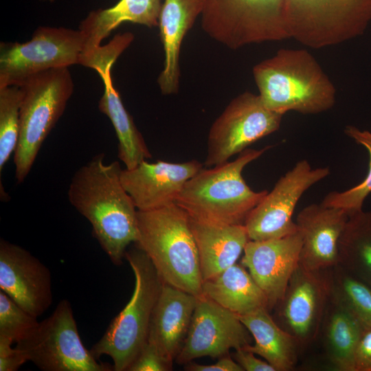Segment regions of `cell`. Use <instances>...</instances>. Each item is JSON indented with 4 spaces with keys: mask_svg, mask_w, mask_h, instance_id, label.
Masks as SVG:
<instances>
[{
    "mask_svg": "<svg viewBox=\"0 0 371 371\" xmlns=\"http://www.w3.org/2000/svg\"><path fill=\"white\" fill-rule=\"evenodd\" d=\"M122 170L118 161L106 164L104 154L99 153L75 172L67 192L70 203L89 222L115 265L122 263L138 236L137 210L122 183Z\"/></svg>",
    "mask_w": 371,
    "mask_h": 371,
    "instance_id": "1",
    "label": "cell"
},
{
    "mask_svg": "<svg viewBox=\"0 0 371 371\" xmlns=\"http://www.w3.org/2000/svg\"><path fill=\"white\" fill-rule=\"evenodd\" d=\"M253 76L263 104L278 113L317 114L330 109L336 102L334 84L304 49H279L256 64Z\"/></svg>",
    "mask_w": 371,
    "mask_h": 371,
    "instance_id": "2",
    "label": "cell"
},
{
    "mask_svg": "<svg viewBox=\"0 0 371 371\" xmlns=\"http://www.w3.org/2000/svg\"><path fill=\"white\" fill-rule=\"evenodd\" d=\"M270 148H248L232 161L203 168L185 183L175 203L199 221L244 225L268 191L251 190L243 177V170Z\"/></svg>",
    "mask_w": 371,
    "mask_h": 371,
    "instance_id": "3",
    "label": "cell"
},
{
    "mask_svg": "<svg viewBox=\"0 0 371 371\" xmlns=\"http://www.w3.org/2000/svg\"><path fill=\"white\" fill-rule=\"evenodd\" d=\"M135 243L151 261L164 284L202 295L203 279L190 216L176 203L137 210Z\"/></svg>",
    "mask_w": 371,
    "mask_h": 371,
    "instance_id": "4",
    "label": "cell"
},
{
    "mask_svg": "<svg viewBox=\"0 0 371 371\" xmlns=\"http://www.w3.org/2000/svg\"><path fill=\"white\" fill-rule=\"evenodd\" d=\"M124 258L135 276L132 296L90 350L97 359L109 356L113 371H126L147 341L153 313L164 284L147 255L136 245L126 250Z\"/></svg>",
    "mask_w": 371,
    "mask_h": 371,
    "instance_id": "5",
    "label": "cell"
},
{
    "mask_svg": "<svg viewBox=\"0 0 371 371\" xmlns=\"http://www.w3.org/2000/svg\"><path fill=\"white\" fill-rule=\"evenodd\" d=\"M18 144L14 153L15 179L25 181L45 139L63 115L74 84L69 67L43 71L21 86Z\"/></svg>",
    "mask_w": 371,
    "mask_h": 371,
    "instance_id": "6",
    "label": "cell"
},
{
    "mask_svg": "<svg viewBox=\"0 0 371 371\" xmlns=\"http://www.w3.org/2000/svg\"><path fill=\"white\" fill-rule=\"evenodd\" d=\"M203 30L232 49L289 38L284 0H203Z\"/></svg>",
    "mask_w": 371,
    "mask_h": 371,
    "instance_id": "7",
    "label": "cell"
},
{
    "mask_svg": "<svg viewBox=\"0 0 371 371\" xmlns=\"http://www.w3.org/2000/svg\"><path fill=\"white\" fill-rule=\"evenodd\" d=\"M289 38L313 49L362 35L371 22V0H284Z\"/></svg>",
    "mask_w": 371,
    "mask_h": 371,
    "instance_id": "8",
    "label": "cell"
},
{
    "mask_svg": "<svg viewBox=\"0 0 371 371\" xmlns=\"http://www.w3.org/2000/svg\"><path fill=\"white\" fill-rule=\"evenodd\" d=\"M27 361L43 371H112L83 345L70 302L62 300L52 314L17 342Z\"/></svg>",
    "mask_w": 371,
    "mask_h": 371,
    "instance_id": "9",
    "label": "cell"
},
{
    "mask_svg": "<svg viewBox=\"0 0 371 371\" xmlns=\"http://www.w3.org/2000/svg\"><path fill=\"white\" fill-rule=\"evenodd\" d=\"M85 38L80 30L40 26L25 43H0V88L21 86L33 76L78 64Z\"/></svg>",
    "mask_w": 371,
    "mask_h": 371,
    "instance_id": "10",
    "label": "cell"
},
{
    "mask_svg": "<svg viewBox=\"0 0 371 371\" xmlns=\"http://www.w3.org/2000/svg\"><path fill=\"white\" fill-rule=\"evenodd\" d=\"M284 115L267 109L259 95L245 91L225 108L212 124L204 165L225 163L258 140L277 131Z\"/></svg>",
    "mask_w": 371,
    "mask_h": 371,
    "instance_id": "11",
    "label": "cell"
},
{
    "mask_svg": "<svg viewBox=\"0 0 371 371\" xmlns=\"http://www.w3.org/2000/svg\"><path fill=\"white\" fill-rule=\"evenodd\" d=\"M330 173L326 167L313 168L307 160L297 162L249 214L244 225L249 240L276 239L297 232L293 214L298 201Z\"/></svg>",
    "mask_w": 371,
    "mask_h": 371,
    "instance_id": "12",
    "label": "cell"
},
{
    "mask_svg": "<svg viewBox=\"0 0 371 371\" xmlns=\"http://www.w3.org/2000/svg\"><path fill=\"white\" fill-rule=\"evenodd\" d=\"M250 333L238 315L204 296L196 305L184 342L176 357L179 364L210 357L221 358L229 350L250 344Z\"/></svg>",
    "mask_w": 371,
    "mask_h": 371,
    "instance_id": "13",
    "label": "cell"
},
{
    "mask_svg": "<svg viewBox=\"0 0 371 371\" xmlns=\"http://www.w3.org/2000/svg\"><path fill=\"white\" fill-rule=\"evenodd\" d=\"M329 299L326 270L313 271L299 265L276 306V322L295 338L300 347L307 345L322 328Z\"/></svg>",
    "mask_w": 371,
    "mask_h": 371,
    "instance_id": "14",
    "label": "cell"
},
{
    "mask_svg": "<svg viewBox=\"0 0 371 371\" xmlns=\"http://www.w3.org/2000/svg\"><path fill=\"white\" fill-rule=\"evenodd\" d=\"M0 290L39 317L53 301L49 269L23 247L1 238Z\"/></svg>",
    "mask_w": 371,
    "mask_h": 371,
    "instance_id": "15",
    "label": "cell"
},
{
    "mask_svg": "<svg viewBox=\"0 0 371 371\" xmlns=\"http://www.w3.org/2000/svg\"><path fill=\"white\" fill-rule=\"evenodd\" d=\"M302 237L297 232L276 239L249 240L242 265L265 294L269 310L282 299L289 280L300 265Z\"/></svg>",
    "mask_w": 371,
    "mask_h": 371,
    "instance_id": "16",
    "label": "cell"
},
{
    "mask_svg": "<svg viewBox=\"0 0 371 371\" xmlns=\"http://www.w3.org/2000/svg\"><path fill=\"white\" fill-rule=\"evenodd\" d=\"M192 159L182 163L145 160L121 172L122 183L140 211L160 209L176 203L185 183L203 168Z\"/></svg>",
    "mask_w": 371,
    "mask_h": 371,
    "instance_id": "17",
    "label": "cell"
},
{
    "mask_svg": "<svg viewBox=\"0 0 371 371\" xmlns=\"http://www.w3.org/2000/svg\"><path fill=\"white\" fill-rule=\"evenodd\" d=\"M348 217L343 210L322 203L304 207L295 222L302 237L300 265L322 271L339 264V243Z\"/></svg>",
    "mask_w": 371,
    "mask_h": 371,
    "instance_id": "18",
    "label": "cell"
},
{
    "mask_svg": "<svg viewBox=\"0 0 371 371\" xmlns=\"http://www.w3.org/2000/svg\"><path fill=\"white\" fill-rule=\"evenodd\" d=\"M203 0H164L159 18L160 38L164 52V67L157 83L164 95L178 92L181 44L197 17Z\"/></svg>",
    "mask_w": 371,
    "mask_h": 371,
    "instance_id": "19",
    "label": "cell"
},
{
    "mask_svg": "<svg viewBox=\"0 0 371 371\" xmlns=\"http://www.w3.org/2000/svg\"><path fill=\"white\" fill-rule=\"evenodd\" d=\"M197 300L198 296L192 293L163 284L153 313L147 340L173 361L186 337Z\"/></svg>",
    "mask_w": 371,
    "mask_h": 371,
    "instance_id": "20",
    "label": "cell"
},
{
    "mask_svg": "<svg viewBox=\"0 0 371 371\" xmlns=\"http://www.w3.org/2000/svg\"><path fill=\"white\" fill-rule=\"evenodd\" d=\"M203 282L234 265L249 240L245 225L199 221L190 217Z\"/></svg>",
    "mask_w": 371,
    "mask_h": 371,
    "instance_id": "21",
    "label": "cell"
},
{
    "mask_svg": "<svg viewBox=\"0 0 371 371\" xmlns=\"http://www.w3.org/2000/svg\"><path fill=\"white\" fill-rule=\"evenodd\" d=\"M164 1L120 0L112 7L91 11L79 25L85 38L80 59L96 51L102 41L122 23L131 22L148 27L158 26Z\"/></svg>",
    "mask_w": 371,
    "mask_h": 371,
    "instance_id": "22",
    "label": "cell"
},
{
    "mask_svg": "<svg viewBox=\"0 0 371 371\" xmlns=\"http://www.w3.org/2000/svg\"><path fill=\"white\" fill-rule=\"evenodd\" d=\"M112 67L113 64H109L96 71L104 87L98 109L109 118L115 131L119 159L124 164L125 168L131 169L151 158L152 155L113 85L111 76Z\"/></svg>",
    "mask_w": 371,
    "mask_h": 371,
    "instance_id": "23",
    "label": "cell"
},
{
    "mask_svg": "<svg viewBox=\"0 0 371 371\" xmlns=\"http://www.w3.org/2000/svg\"><path fill=\"white\" fill-rule=\"evenodd\" d=\"M269 311L262 308L238 315L254 339V345L243 348L265 359L276 371L291 370L296 363L300 346L295 338L274 320Z\"/></svg>",
    "mask_w": 371,
    "mask_h": 371,
    "instance_id": "24",
    "label": "cell"
},
{
    "mask_svg": "<svg viewBox=\"0 0 371 371\" xmlns=\"http://www.w3.org/2000/svg\"><path fill=\"white\" fill-rule=\"evenodd\" d=\"M202 294L237 315L269 309L265 294L242 265L235 263L203 281Z\"/></svg>",
    "mask_w": 371,
    "mask_h": 371,
    "instance_id": "25",
    "label": "cell"
},
{
    "mask_svg": "<svg viewBox=\"0 0 371 371\" xmlns=\"http://www.w3.org/2000/svg\"><path fill=\"white\" fill-rule=\"evenodd\" d=\"M322 328L330 363L337 370L355 371V352L363 326L348 311L330 298Z\"/></svg>",
    "mask_w": 371,
    "mask_h": 371,
    "instance_id": "26",
    "label": "cell"
},
{
    "mask_svg": "<svg viewBox=\"0 0 371 371\" xmlns=\"http://www.w3.org/2000/svg\"><path fill=\"white\" fill-rule=\"evenodd\" d=\"M339 264L371 286V212L349 216L339 243Z\"/></svg>",
    "mask_w": 371,
    "mask_h": 371,
    "instance_id": "27",
    "label": "cell"
},
{
    "mask_svg": "<svg viewBox=\"0 0 371 371\" xmlns=\"http://www.w3.org/2000/svg\"><path fill=\"white\" fill-rule=\"evenodd\" d=\"M330 298L348 311L363 326L371 325V286L341 265L326 269Z\"/></svg>",
    "mask_w": 371,
    "mask_h": 371,
    "instance_id": "28",
    "label": "cell"
},
{
    "mask_svg": "<svg viewBox=\"0 0 371 371\" xmlns=\"http://www.w3.org/2000/svg\"><path fill=\"white\" fill-rule=\"evenodd\" d=\"M22 97L19 86L0 88V173L18 144Z\"/></svg>",
    "mask_w": 371,
    "mask_h": 371,
    "instance_id": "29",
    "label": "cell"
},
{
    "mask_svg": "<svg viewBox=\"0 0 371 371\" xmlns=\"http://www.w3.org/2000/svg\"><path fill=\"white\" fill-rule=\"evenodd\" d=\"M344 133L368 150L370 156L368 172L359 184L343 192H329L324 198L322 203L326 206L341 209L350 216L363 210L364 201L371 193V132L349 125L346 126Z\"/></svg>",
    "mask_w": 371,
    "mask_h": 371,
    "instance_id": "30",
    "label": "cell"
},
{
    "mask_svg": "<svg viewBox=\"0 0 371 371\" xmlns=\"http://www.w3.org/2000/svg\"><path fill=\"white\" fill-rule=\"evenodd\" d=\"M38 324L36 317L0 290V337L16 344L26 338Z\"/></svg>",
    "mask_w": 371,
    "mask_h": 371,
    "instance_id": "31",
    "label": "cell"
},
{
    "mask_svg": "<svg viewBox=\"0 0 371 371\" xmlns=\"http://www.w3.org/2000/svg\"><path fill=\"white\" fill-rule=\"evenodd\" d=\"M173 362L155 344L147 340L126 371H170Z\"/></svg>",
    "mask_w": 371,
    "mask_h": 371,
    "instance_id": "32",
    "label": "cell"
},
{
    "mask_svg": "<svg viewBox=\"0 0 371 371\" xmlns=\"http://www.w3.org/2000/svg\"><path fill=\"white\" fill-rule=\"evenodd\" d=\"M12 342L0 337V371H16L27 361L23 352Z\"/></svg>",
    "mask_w": 371,
    "mask_h": 371,
    "instance_id": "33",
    "label": "cell"
},
{
    "mask_svg": "<svg viewBox=\"0 0 371 371\" xmlns=\"http://www.w3.org/2000/svg\"><path fill=\"white\" fill-rule=\"evenodd\" d=\"M355 371H371V325L365 328L355 356Z\"/></svg>",
    "mask_w": 371,
    "mask_h": 371,
    "instance_id": "34",
    "label": "cell"
},
{
    "mask_svg": "<svg viewBox=\"0 0 371 371\" xmlns=\"http://www.w3.org/2000/svg\"><path fill=\"white\" fill-rule=\"evenodd\" d=\"M234 360L245 371H276L267 361H262L245 348L235 350Z\"/></svg>",
    "mask_w": 371,
    "mask_h": 371,
    "instance_id": "35",
    "label": "cell"
},
{
    "mask_svg": "<svg viewBox=\"0 0 371 371\" xmlns=\"http://www.w3.org/2000/svg\"><path fill=\"white\" fill-rule=\"evenodd\" d=\"M186 365V370L189 371H244L242 367L227 355L221 357L217 362L212 365L193 362Z\"/></svg>",
    "mask_w": 371,
    "mask_h": 371,
    "instance_id": "36",
    "label": "cell"
},
{
    "mask_svg": "<svg viewBox=\"0 0 371 371\" xmlns=\"http://www.w3.org/2000/svg\"><path fill=\"white\" fill-rule=\"evenodd\" d=\"M43 1H50V2H53L54 0H43Z\"/></svg>",
    "mask_w": 371,
    "mask_h": 371,
    "instance_id": "37",
    "label": "cell"
}]
</instances>
